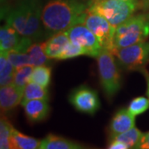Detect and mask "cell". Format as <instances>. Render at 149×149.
I'll use <instances>...</instances> for the list:
<instances>
[{"label": "cell", "mask_w": 149, "mask_h": 149, "mask_svg": "<svg viewBox=\"0 0 149 149\" xmlns=\"http://www.w3.org/2000/svg\"><path fill=\"white\" fill-rule=\"evenodd\" d=\"M88 4L81 0H48L42 6V22L47 36L82 24Z\"/></svg>", "instance_id": "cell-1"}, {"label": "cell", "mask_w": 149, "mask_h": 149, "mask_svg": "<svg viewBox=\"0 0 149 149\" xmlns=\"http://www.w3.org/2000/svg\"><path fill=\"white\" fill-rule=\"evenodd\" d=\"M148 37L149 13H139L116 27L113 46L114 48L125 47L146 42Z\"/></svg>", "instance_id": "cell-2"}, {"label": "cell", "mask_w": 149, "mask_h": 149, "mask_svg": "<svg viewBox=\"0 0 149 149\" xmlns=\"http://www.w3.org/2000/svg\"><path fill=\"white\" fill-rule=\"evenodd\" d=\"M87 11L99 14L117 27L133 16L140 4L139 3L122 0H90Z\"/></svg>", "instance_id": "cell-3"}, {"label": "cell", "mask_w": 149, "mask_h": 149, "mask_svg": "<svg viewBox=\"0 0 149 149\" xmlns=\"http://www.w3.org/2000/svg\"><path fill=\"white\" fill-rule=\"evenodd\" d=\"M114 56L111 51L102 48L96 57L102 90L109 100L121 88V76Z\"/></svg>", "instance_id": "cell-4"}, {"label": "cell", "mask_w": 149, "mask_h": 149, "mask_svg": "<svg viewBox=\"0 0 149 149\" xmlns=\"http://www.w3.org/2000/svg\"><path fill=\"white\" fill-rule=\"evenodd\" d=\"M112 52L123 68L140 71L149 61V42L137 43L125 47L114 48Z\"/></svg>", "instance_id": "cell-5"}, {"label": "cell", "mask_w": 149, "mask_h": 149, "mask_svg": "<svg viewBox=\"0 0 149 149\" xmlns=\"http://www.w3.org/2000/svg\"><path fill=\"white\" fill-rule=\"evenodd\" d=\"M82 24L95 35L102 48L108 49L111 52L113 50V39L116 27H113L104 17L95 13L86 11Z\"/></svg>", "instance_id": "cell-6"}, {"label": "cell", "mask_w": 149, "mask_h": 149, "mask_svg": "<svg viewBox=\"0 0 149 149\" xmlns=\"http://www.w3.org/2000/svg\"><path fill=\"white\" fill-rule=\"evenodd\" d=\"M69 101L77 111L93 115L100 107L98 94L88 86L81 85L70 93Z\"/></svg>", "instance_id": "cell-7"}, {"label": "cell", "mask_w": 149, "mask_h": 149, "mask_svg": "<svg viewBox=\"0 0 149 149\" xmlns=\"http://www.w3.org/2000/svg\"><path fill=\"white\" fill-rule=\"evenodd\" d=\"M70 42L84 48L87 56L97 57L101 51V46L96 36L84 24H76L66 31Z\"/></svg>", "instance_id": "cell-8"}, {"label": "cell", "mask_w": 149, "mask_h": 149, "mask_svg": "<svg viewBox=\"0 0 149 149\" xmlns=\"http://www.w3.org/2000/svg\"><path fill=\"white\" fill-rule=\"evenodd\" d=\"M34 42L33 40L23 37L9 24L5 23L0 29V50L3 52L17 51L27 52Z\"/></svg>", "instance_id": "cell-9"}, {"label": "cell", "mask_w": 149, "mask_h": 149, "mask_svg": "<svg viewBox=\"0 0 149 149\" xmlns=\"http://www.w3.org/2000/svg\"><path fill=\"white\" fill-rule=\"evenodd\" d=\"M42 6L40 0H30L27 24L23 37H29L33 40V42L42 38L43 32H45L42 22Z\"/></svg>", "instance_id": "cell-10"}, {"label": "cell", "mask_w": 149, "mask_h": 149, "mask_svg": "<svg viewBox=\"0 0 149 149\" xmlns=\"http://www.w3.org/2000/svg\"><path fill=\"white\" fill-rule=\"evenodd\" d=\"M30 0H18L15 5L6 13V23L9 24L20 35L23 36L26 28Z\"/></svg>", "instance_id": "cell-11"}, {"label": "cell", "mask_w": 149, "mask_h": 149, "mask_svg": "<svg viewBox=\"0 0 149 149\" xmlns=\"http://www.w3.org/2000/svg\"><path fill=\"white\" fill-rule=\"evenodd\" d=\"M23 97V90L13 84L0 88V108L2 113L11 111L21 104Z\"/></svg>", "instance_id": "cell-12"}, {"label": "cell", "mask_w": 149, "mask_h": 149, "mask_svg": "<svg viewBox=\"0 0 149 149\" xmlns=\"http://www.w3.org/2000/svg\"><path fill=\"white\" fill-rule=\"evenodd\" d=\"M47 101L46 100H31L21 103L25 115L30 122L38 123L47 118L50 112Z\"/></svg>", "instance_id": "cell-13"}, {"label": "cell", "mask_w": 149, "mask_h": 149, "mask_svg": "<svg viewBox=\"0 0 149 149\" xmlns=\"http://www.w3.org/2000/svg\"><path fill=\"white\" fill-rule=\"evenodd\" d=\"M135 127V117L128 109H121L114 114L109 123V139Z\"/></svg>", "instance_id": "cell-14"}, {"label": "cell", "mask_w": 149, "mask_h": 149, "mask_svg": "<svg viewBox=\"0 0 149 149\" xmlns=\"http://www.w3.org/2000/svg\"><path fill=\"white\" fill-rule=\"evenodd\" d=\"M70 42V40L65 32L53 34L50 36L47 42H44L45 52L50 59L60 60Z\"/></svg>", "instance_id": "cell-15"}, {"label": "cell", "mask_w": 149, "mask_h": 149, "mask_svg": "<svg viewBox=\"0 0 149 149\" xmlns=\"http://www.w3.org/2000/svg\"><path fill=\"white\" fill-rule=\"evenodd\" d=\"M40 149H81L84 148L82 144L70 139H65L54 134H48L40 141Z\"/></svg>", "instance_id": "cell-16"}, {"label": "cell", "mask_w": 149, "mask_h": 149, "mask_svg": "<svg viewBox=\"0 0 149 149\" xmlns=\"http://www.w3.org/2000/svg\"><path fill=\"white\" fill-rule=\"evenodd\" d=\"M40 141L32 137L25 135L13 128L11 137V147L14 149L39 148Z\"/></svg>", "instance_id": "cell-17"}, {"label": "cell", "mask_w": 149, "mask_h": 149, "mask_svg": "<svg viewBox=\"0 0 149 149\" xmlns=\"http://www.w3.org/2000/svg\"><path fill=\"white\" fill-rule=\"evenodd\" d=\"M31 100H49L47 88L38 85L35 82L29 81L23 90V97L21 103Z\"/></svg>", "instance_id": "cell-18"}, {"label": "cell", "mask_w": 149, "mask_h": 149, "mask_svg": "<svg viewBox=\"0 0 149 149\" xmlns=\"http://www.w3.org/2000/svg\"><path fill=\"white\" fill-rule=\"evenodd\" d=\"M15 67L9 61L7 52H0V85L5 86L13 82Z\"/></svg>", "instance_id": "cell-19"}, {"label": "cell", "mask_w": 149, "mask_h": 149, "mask_svg": "<svg viewBox=\"0 0 149 149\" xmlns=\"http://www.w3.org/2000/svg\"><path fill=\"white\" fill-rule=\"evenodd\" d=\"M51 78L52 68L47 65H42L33 67L30 81L35 82L45 88H47L51 83Z\"/></svg>", "instance_id": "cell-20"}, {"label": "cell", "mask_w": 149, "mask_h": 149, "mask_svg": "<svg viewBox=\"0 0 149 149\" xmlns=\"http://www.w3.org/2000/svg\"><path fill=\"white\" fill-rule=\"evenodd\" d=\"M27 52L30 56L32 66L47 65L49 61L50 58L45 52L44 42H33Z\"/></svg>", "instance_id": "cell-21"}, {"label": "cell", "mask_w": 149, "mask_h": 149, "mask_svg": "<svg viewBox=\"0 0 149 149\" xmlns=\"http://www.w3.org/2000/svg\"><path fill=\"white\" fill-rule=\"evenodd\" d=\"M143 136V133L136 127L129 129L124 133L116 135L109 139H116L123 142L128 146V148H135L139 143L140 139Z\"/></svg>", "instance_id": "cell-22"}, {"label": "cell", "mask_w": 149, "mask_h": 149, "mask_svg": "<svg viewBox=\"0 0 149 149\" xmlns=\"http://www.w3.org/2000/svg\"><path fill=\"white\" fill-rule=\"evenodd\" d=\"M33 67L34 66L32 65H24L15 68L13 84L16 85L19 89L24 90L25 86L30 81Z\"/></svg>", "instance_id": "cell-23"}, {"label": "cell", "mask_w": 149, "mask_h": 149, "mask_svg": "<svg viewBox=\"0 0 149 149\" xmlns=\"http://www.w3.org/2000/svg\"><path fill=\"white\" fill-rule=\"evenodd\" d=\"M13 126L5 118H1L0 120V148L9 149L11 147V137Z\"/></svg>", "instance_id": "cell-24"}, {"label": "cell", "mask_w": 149, "mask_h": 149, "mask_svg": "<svg viewBox=\"0 0 149 149\" xmlns=\"http://www.w3.org/2000/svg\"><path fill=\"white\" fill-rule=\"evenodd\" d=\"M148 108V98H146L144 96H139L137 98H134L133 100L130 102L128 107V110L131 114H133L134 117H136L147 111Z\"/></svg>", "instance_id": "cell-25"}, {"label": "cell", "mask_w": 149, "mask_h": 149, "mask_svg": "<svg viewBox=\"0 0 149 149\" xmlns=\"http://www.w3.org/2000/svg\"><path fill=\"white\" fill-rule=\"evenodd\" d=\"M7 56L9 61L15 68L24 66V65H32L30 56L27 52L10 51L7 52Z\"/></svg>", "instance_id": "cell-26"}, {"label": "cell", "mask_w": 149, "mask_h": 149, "mask_svg": "<svg viewBox=\"0 0 149 149\" xmlns=\"http://www.w3.org/2000/svg\"><path fill=\"white\" fill-rule=\"evenodd\" d=\"M82 55H86L87 52L84 48L80 47L79 45L75 43L70 42V43L67 45V47L65 49L64 52L62 53L60 60H67V59H71L77 57L79 56Z\"/></svg>", "instance_id": "cell-27"}, {"label": "cell", "mask_w": 149, "mask_h": 149, "mask_svg": "<svg viewBox=\"0 0 149 149\" xmlns=\"http://www.w3.org/2000/svg\"><path fill=\"white\" fill-rule=\"evenodd\" d=\"M135 148L149 149V132L143 133V136Z\"/></svg>", "instance_id": "cell-28"}, {"label": "cell", "mask_w": 149, "mask_h": 149, "mask_svg": "<svg viewBox=\"0 0 149 149\" xmlns=\"http://www.w3.org/2000/svg\"><path fill=\"white\" fill-rule=\"evenodd\" d=\"M108 148L110 149H128V146L123 142L116 139H109Z\"/></svg>", "instance_id": "cell-29"}, {"label": "cell", "mask_w": 149, "mask_h": 149, "mask_svg": "<svg viewBox=\"0 0 149 149\" xmlns=\"http://www.w3.org/2000/svg\"><path fill=\"white\" fill-rule=\"evenodd\" d=\"M140 72L143 74L144 78L146 80V83H147V95H148L149 100V72L145 68H143L140 70Z\"/></svg>", "instance_id": "cell-30"}, {"label": "cell", "mask_w": 149, "mask_h": 149, "mask_svg": "<svg viewBox=\"0 0 149 149\" xmlns=\"http://www.w3.org/2000/svg\"><path fill=\"white\" fill-rule=\"evenodd\" d=\"M141 5L144 7L145 8H149V0H143V3Z\"/></svg>", "instance_id": "cell-31"}, {"label": "cell", "mask_w": 149, "mask_h": 149, "mask_svg": "<svg viewBox=\"0 0 149 149\" xmlns=\"http://www.w3.org/2000/svg\"><path fill=\"white\" fill-rule=\"evenodd\" d=\"M122 1H126V2H133V3H139V0H122Z\"/></svg>", "instance_id": "cell-32"}]
</instances>
